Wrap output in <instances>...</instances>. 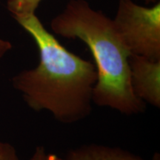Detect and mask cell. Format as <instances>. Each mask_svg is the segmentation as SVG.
Instances as JSON below:
<instances>
[{"label": "cell", "instance_id": "obj_9", "mask_svg": "<svg viewBox=\"0 0 160 160\" xmlns=\"http://www.w3.org/2000/svg\"><path fill=\"white\" fill-rule=\"evenodd\" d=\"M12 48V44L8 40L0 39V61L4 56L11 51Z\"/></svg>", "mask_w": 160, "mask_h": 160}, {"label": "cell", "instance_id": "obj_7", "mask_svg": "<svg viewBox=\"0 0 160 160\" xmlns=\"http://www.w3.org/2000/svg\"><path fill=\"white\" fill-rule=\"evenodd\" d=\"M0 160H20L17 150L11 143L0 140Z\"/></svg>", "mask_w": 160, "mask_h": 160}, {"label": "cell", "instance_id": "obj_1", "mask_svg": "<svg viewBox=\"0 0 160 160\" xmlns=\"http://www.w3.org/2000/svg\"><path fill=\"white\" fill-rule=\"evenodd\" d=\"M34 40L39 62L11 79L16 91L36 112L48 111L63 124L79 122L91 115L97 74L94 64L65 48L35 13L15 18Z\"/></svg>", "mask_w": 160, "mask_h": 160}, {"label": "cell", "instance_id": "obj_4", "mask_svg": "<svg viewBox=\"0 0 160 160\" xmlns=\"http://www.w3.org/2000/svg\"><path fill=\"white\" fill-rule=\"evenodd\" d=\"M129 66L133 93L145 105L159 108L160 60L131 54Z\"/></svg>", "mask_w": 160, "mask_h": 160}, {"label": "cell", "instance_id": "obj_6", "mask_svg": "<svg viewBox=\"0 0 160 160\" xmlns=\"http://www.w3.org/2000/svg\"><path fill=\"white\" fill-rule=\"evenodd\" d=\"M41 1L42 0H8L7 8L15 19L35 13Z\"/></svg>", "mask_w": 160, "mask_h": 160}, {"label": "cell", "instance_id": "obj_3", "mask_svg": "<svg viewBox=\"0 0 160 160\" xmlns=\"http://www.w3.org/2000/svg\"><path fill=\"white\" fill-rule=\"evenodd\" d=\"M113 25L131 54L160 60V2L152 7L119 0Z\"/></svg>", "mask_w": 160, "mask_h": 160}, {"label": "cell", "instance_id": "obj_5", "mask_svg": "<svg viewBox=\"0 0 160 160\" xmlns=\"http://www.w3.org/2000/svg\"><path fill=\"white\" fill-rule=\"evenodd\" d=\"M64 160H147L119 147L91 143L69 150ZM160 160V154L155 153L151 159Z\"/></svg>", "mask_w": 160, "mask_h": 160}, {"label": "cell", "instance_id": "obj_2", "mask_svg": "<svg viewBox=\"0 0 160 160\" xmlns=\"http://www.w3.org/2000/svg\"><path fill=\"white\" fill-rule=\"evenodd\" d=\"M56 34L79 39L88 46L97 70L93 103L123 115L143 113L146 105L132 89L128 50L120 39L113 20L95 11L85 0H71L65 9L52 19Z\"/></svg>", "mask_w": 160, "mask_h": 160}, {"label": "cell", "instance_id": "obj_8", "mask_svg": "<svg viewBox=\"0 0 160 160\" xmlns=\"http://www.w3.org/2000/svg\"><path fill=\"white\" fill-rule=\"evenodd\" d=\"M29 160H50L49 153L43 146H37Z\"/></svg>", "mask_w": 160, "mask_h": 160}, {"label": "cell", "instance_id": "obj_11", "mask_svg": "<svg viewBox=\"0 0 160 160\" xmlns=\"http://www.w3.org/2000/svg\"><path fill=\"white\" fill-rule=\"evenodd\" d=\"M145 2V3L147 4H151V3H156L157 2H159V0H144Z\"/></svg>", "mask_w": 160, "mask_h": 160}, {"label": "cell", "instance_id": "obj_10", "mask_svg": "<svg viewBox=\"0 0 160 160\" xmlns=\"http://www.w3.org/2000/svg\"><path fill=\"white\" fill-rule=\"evenodd\" d=\"M49 159L50 160H64L63 158L60 157L54 153H49Z\"/></svg>", "mask_w": 160, "mask_h": 160}]
</instances>
